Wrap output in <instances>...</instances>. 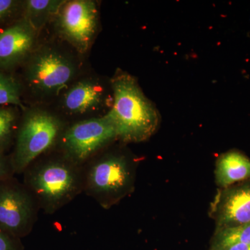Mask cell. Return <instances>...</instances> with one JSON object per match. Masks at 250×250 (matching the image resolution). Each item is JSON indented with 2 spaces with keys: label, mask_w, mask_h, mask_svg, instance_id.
Returning a JSON list of instances; mask_svg holds the SVG:
<instances>
[{
  "label": "cell",
  "mask_w": 250,
  "mask_h": 250,
  "mask_svg": "<svg viewBox=\"0 0 250 250\" xmlns=\"http://www.w3.org/2000/svg\"><path fill=\"white\" fill-rule=\"evenodd\" d=\"M111 86L113 106L105 116L114 126L117 139L126 143L149 139L157 129L160 117L134 77L125 72L117 74Z\"/></svg>",
  "instance_id": "6da1fadb"
},
{
  "label": "cell",
  "mask_w": 250,
  "mask_h": 250,
  "mask_svg": "<svg viewBox=\"0 0 250 250\" xmlns=\"http://www.w3.org/2000/svg\"><path fill=\"white\" fill-rule=\"evenodd\" d=\"M24 173V186L38 207L49 214L72 201L83 188L80 167L64 157L31 165Z\"/></svg>",
  "instance_id": "7a4b0ae2"
},
{
  "label": "cell",
  "mask_w": 250,
  "mask_h": 250,
  "mask_svg": "<svg viewBox=\"0 0 250 250\" xmlns=\"http://www.w3.org/2000/svg\"><path fill=\"white\" fill-rule=\"evenodd\" d=\"M62 131V122L49 112H27L16 133L14 152L10 156L15 173H22L41 154L57 142Z\"/></svg>",
  "instance_id": "3957f363"
},
{
  "label": "cell",
  "mask_w": 250,
  "mask_h": 250,
  "mask_svg": "<svg viewBox=\"0 0 250 250\" xmlns=\"http://www.w3.org/2000/svg\"><path fill=\"white\" fill-rule=\"evenodd\" d=\"M134 174L129 161L121 154H108L93 162L83 177V188L104 208L131 190Z\"/></svg>",
  "instance_id": "277c9868"
},
{
  "label": "cell",
  "mask_w": 250,
  "mask_h": 250,
  "mask_svg": "<svg viewBox=\"0 0 250 250\" xmlns=\"http://www.w3.org/2000/svg\"><path fill=\"white\" fill-rule=\"evenodd\" d=\"M116 139L114 126L106 116L78 122L62 134L63 157L80 167Z\"/></svg>",
  "instance_id": "5b68a950"
},
{
  "label": "cell",
  "mask_w": 250,
  "mask_h": 250,
  "mask_svg": "<svg viewBox=\"0 0 250 250\" xmlns=\"http://www.w3.org/2000/svg\"><path fill=\"white\" fill-rule=\"evenodd\" d=\"M37 203L14 177L0 182V231L20 238L30 232L36 221Z\"/></svg>",
  "instance_id": "8992f818"
},
{
  "label": "cell",
  "mask_w": 250,
  "mask_h": 250,
  "mask_svg": "<svg viewBox=\"0 0 250 250\" xmlns=\"http://www.w3.org/2000/svg\"><path fill=\"white\" fill-rule=\"evenodd\" d=\"M98 21V8L91 0L65 1L57 15L59 34L82 54L93 42Z\"/></svg>",
  "instance_id": "52a82bcc"
},
{
  "label": "cell",
  "mask_w": 250,
  "mask_h": 250,
  "mask_svg": "<svg viewBox=\"0 0 250 250\" xmlns=\"http://www.w3.org/2000/svg\"><path fill=\"white\" fill-rule=\"evenodd\" d=\"M75 65L67 57L53 49H43L31 59L27 80L31 88L46 95L57 94L71 82Z\"/></svg>",
  "instance_id": "ba28073f"
},
{
  "label": "cell",
  "mask_w": 250,
  "mask_h": 250,
  "mask_svg": "<svg viewBox=\"0 0 250 250\" xmlns=\"http://www.w3.org/2000/svg\"><path fill=\"white\" fill-rule=\"evenodd\" d=\"M216 229L250 223V179L221 188L211 204Z\"/></svg>",
  "instance_id": "9c48e42d"
},
{
  "label": "cell",
  "mask_w": 250,
  "mask_h": 250,
  "mask_svg": "<svg viewBox=\"0 0 250 250\" xmlns=\"http://www.w3.org/2000/svg\"><path fill=\"white\" fill-rule=\"evenodd\" d=\"M36 33L24 18L0 31V69L13 68L27 58L35 45Z\"/></svg>",
  "instance_id": "30bf717a"
},
{
  "label": "cell",
  "mask_w": 250,
  "mask_h": 250,
  "mask_svg": "<svg viewBox=\"0 0 250 250\" xmlns=\"http://www.w3.org/2000/svg\"><path fill=\"white\" fill-rule=\"evenodd\" d=\"M215 178L220 188L250 179V159L236 149L228 151L216 161Z\"/></svg>",
  "instance_id": "8fae6325"
},
{
  "label": "cell",
  "mask_w": 250,
  "mask_h": 250,
  "mask_svg": "<svg viewBox=\"0 0 250 250\" xmlns=\"http://www.w3.org/2000/svg\"><path fill=\"white\" fill-rule=\"evenodd\" d=\"M101 86L92 80H82L68 89L62 100L64 107L71 113H85L95 111L103 103Z\"/></svg>",
  "instance_id": "7c38bea8"
},
{
  "label": "cell",
  "mask_w": 250,
  "mask_h": 250,
  "mask_svg": "<svg viewBox=\"0 0 250 250\" xmlns=\"http://www.w3.org/2000/svg\"><path fill=\"white\" fill-rule=\"evenodd\" d=\"M65 1L62 0H28L23 3V17L39 30L46 22L57 16Z\"/></svg>",
  "instance_id": "4fadbf2b"
},
{
  "label": "cell",
  "mask_w": 250,
  "mask_h": 250,
  "mask_svg": "<svg viewBox=\"0 0 250 250\" xmlns=\"http://www.w3.org/2000/svg\"><path fill=\"white\" fill-rule=\"evenodd\" d=\"M236 244H250V223L216 229L212 250L223 249Z\"/></svg>",
  "instance_id": "5bb4252c"
},
{
  "label": "cell",
  "mask_w": 250,
  "mask_h": 250,
  "mask_svg": "<svg viewBox=\"0 0 250 250\" xmlns=\"http://www.w3.org/2000/svg\"><path fill=\"white\" fill-rule=\"evenodd\" d=\"M17 123V113L14 109L0 106V152L5 154L16 139Z\"/></svg>",
  "instance_id": "9a60e30c"
},
{
  "label": "cell",
  "mask_w": 250,
  "mask_h": 250,
  "mask_svg": "<svg viewBox=\"0 0 250 250\" xmlns=\"http://www.w3.org/2000/svg\"><path fill=\"white\" fill-rule=\"evenodd\" d=\"M10 104L22 107L21 88L14 77L0 72V106Z\"/></svg>",
  "instance_id": "2e32d148"
},
{
  "label": "cell",
  "mask_w": 250,
  "mask_h": 250,
  "mask_svg": "<svg viewBox=\"0 0 250 250\" xmlns=\"http://www.w3.org/2000/svg\"><path fill=\"white\" fill-rule=\"evenodd\" d=\"M21 3L14 0H0V24L14 16L19 9Z\"/></svg>",
  "instance_id": "e0dca14e"
},
{
  "label": "cell",
  "mask_w": 250,
  "mask_h": 250,
  "mask_svg": "<svg viewBox=\"0 0 250 250\" xmlns=\"http://www.w3.org/2000/svg\"><path fill=\"white\" fill-rule=\"evenodd\" d=\"M15 172L10 156L0 152V182L14 177Z\"/></svg>",
  "instance_id": "ac0fdd59"
},
{
  "label": "cell",
  "mask_w": 250,
  "mask_h": 250,
  "mask_svg": "<svg viewBox=\"0 0 250 250\" xmlns=\"http://www.w3.org/2000/svg\"><path fill=\"white\" fill-rule=\"evenodd\" d=\"M20 238L0 231V250H21Z\"/></svg>",
  "instance_id": "d6986e66"
},
{
  "label": "cell",
  "mask_w": 250,
  "mask_h": 250,
  "mask_svg": "<svg viewBox=\"0 0 250 250\" xmlns=\"http://www.w3.org/2000/svg\"><path fill=\"white\" fill-rule=\"evenodd\" d=\"M218 250H250V244H236Z\"/></svg>",
  "instance_id": "ffe728a7"
}]
</instances>
